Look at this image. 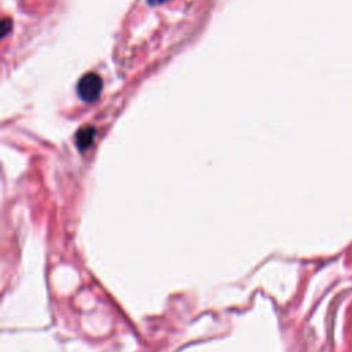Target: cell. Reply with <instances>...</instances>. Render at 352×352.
Here are the masks:
<instances>
[{
    "label": "cell",
    "mask_w": 352,
    "mask_h": 352,
    "mask_svg": "<svg viewBox=\"0 0 352 352\" xmlns=\"http://www.w3.org/2000/svg\"><path fill=\"white\" fill-rule=\"evenodd\" d=\"M95 128L91 126V125H87V126H82L77 135H76V144L80 150H85L88 148L92 142H94V138H95Z\"/></svg>",
    "instance_id": "7a4b0ae2"
},
{
    "label": "cell",
    "mask_w": 352,
    "mask_h": 352,
    "mask_svg": "<svg viewBox=\"0 0 352 352\" xmlns=\"http://www.w3.org/2000/svg\"><path fill=\"white\" fill-rule=\"evenodd\" d=\"M103 81L96 73H85L77 82V94L84 102H95L102 92Z\"/></svg>",
    "instance_id": "6da1fadb"
},
{
    "label": "cell",
    "mask_w": 352,
    "mask_h": 352,
    "mask_svg": "<svg viewBox=\"0 0 352 352\" xmlns=\"http://www.w3.org/2000/svg\"><path fill=\"white\" fill-rule=\"evenodd\" d=\"M10 28H11V21L10 19H4L3 23H1V34L6 36L8 33V30H10Z\"/></svg>",
    "instance_id": "3957f363"
}]
</instances>
